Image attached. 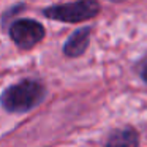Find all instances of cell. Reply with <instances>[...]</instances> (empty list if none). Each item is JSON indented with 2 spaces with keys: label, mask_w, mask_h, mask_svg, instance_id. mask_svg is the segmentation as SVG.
<instances>
[{
  "label": "cell",
  "mask_w": 147,
  "mask_h": 147,
  "mask_svg": "<svg viewBox=\"0 0 147 147\" xmlns=\"http://www.w3.org/2000/svg\"><path fill=\"white\" fill-rule=\"evenodd\" d=\"M45 82L35 78H24L8 86L0 93V106L10 114H26L35 109L46 98Z\"/></svg>",
  "instance_id": "1"
},
{
  "label": "cell",
  "mask_w": 147,
  "mask_h": 147,
  "mask_svg": "<svg viewBox=\"0 0 147 147\" xmlns=\"http://www.w3.org/2000/svg\"><path fill=\"white\" fill-rule=\"evenodd\" d=\"M101 13L100 0H73L55 3L41 10V16L62 24H82Z\"/></svg>",
  "instance_id": "2"
},
{
  "label": "cell",
  "mask_w": 147,
  "mask_h": 147,
  "mask_svg": "<svg viewBox=\"0 0 147 147\" xmlns=\"http://www.w3.org/2000/svg\"><path fill=\"white\" fill-rule=\"evenodd\" d=\"M5 30L13 45L21 51H32L46 36V27L33 18L14 19Z\"/></svg>",
  "instance_id": "3"
},
{
  "label": "cell",
  "mask_w": 147,
  "mask_h": 147,
  "mask_svg": "<svg viewBox=\"0 0 147 147\" xmlns=\"http://www.w3.org/2000/svg\"><path fill=\"white\" fill-rule=\"evenodd\" d=\"M92 32H93V29L90 26H84V27L76 29L67 38V41L63 43V46H62V54L67 59H78L81 55H84L90 46Z\"/></svg>",
  "instance_id": "4"
},
{
  "label": "cell",
  "mask_w": 147,
  "mask_h": 147,
  "mask_svg": "<svg viewBox=\"0 0 147 147\" xmlns=\"http://www.w3.org/2000/svg\"><path fill=\"white\" fill-rule=\"evenodd\" d=\"M106 147H139V133L133 127H123L112 131Z\"/></svg>",
  "instance_id": "5"
},
{
  "label": "cell",
  "mask_w": 147,
  "mask_h": 147,
  "mask_svg": "<svg viewBox=\"0 0 147 147\" xmlns=\"http://www.w3.org/2000/svg\"><path fill=\"white\" fill-rule=\"evenodd\" d=\"M26 8H27V3H26V2H19V3L10 7L7 11H3V14H2V19H0V22H2V29H7V27L10 26L11 21L16 19L18 14L22 13Z\"/></svg>",
  "instance_id": "6"
},
{
  "label": "cell",
  "mask_w": 147,
  "mask_h": 147,
  "mask_svg": "<svg viewBox=\"0 0 147 147\" xmlns=\"http://www.w3.org/2000/svg\"><path fill=\"white\" fill-rule=\"evenodd\" d=\"M134 71H136V74L139 76V79L147 84V55L142 59H139V60L134 63Z\"/></svg>",
  "instance_id": "7"
},
{
  "label": "cell",
  "mask_w": 147,
  "mask_h": 147,
  "mask_svg": "<svg viewBox=\"0 0 147 147\" xmlns=\"http://www.w3.org/2000/svg\"><path fill=\"white\" fill-rule=\"evenodd\" d=\"M109 2H112V3H122V2H125V0H109Z\"/></svg>",
  "instance_id": "8"
}]
</instances>
